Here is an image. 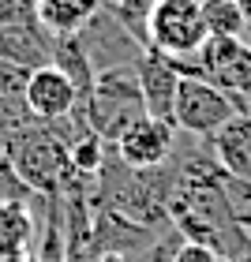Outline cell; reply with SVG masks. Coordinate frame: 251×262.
<instances>
[{
    "mask_svg": "<svg viewBox=\"0 0 251 262\" xmlns=\"http://www.w3.org/2000/svg\"><path fill=\"white\" fill-rule=\"evenodd\" d=\"M0 154L11 161V169L23 176V184L34 195H56L75 176L68 142L53 131V124L34 120L27 127L0 139Z\"/></svg>",
    "mask_w": 251,
    "mask_h": 262,
    "instance_id": "6da1fadb",
    "label": "cell"
},
{
    "mask_svg": "<svg viewBox=\"0 0 251 262\" xmlns=\"http://www.w3.org/2000/svg\"><path fill=\"white\" fill-rule=\"evenodd\" d=\"M142 116H147V105H142V94H139L135 64L131 68H113V71H98L94 94L87 101V120H90L94 135H101L109 146H116L120 135L131 124H139Z\"/></svg>",
    "mask_w": 251,
    "mask_h": 262,
    "instance_id": "7a4b0ae2",
    "label": "cell"
},
{
    "mask_svg": "<svg viewBox=\"0 0 251 262\" xmlns=\"http://www.w3.org/2000/svg\"><path fill=\"white\" fill-rule=\"evenodd\" d=\"M202 0H158L147 19V49H158L173 60H195L206 45Z\"/></svg>",
    "mask_w": 251,
    "mask_h": 262,
    "instance_id": "3957f363",
    "label": "cell"
},
{
    "mask_svg": "<svg viewBox=\"0 0 251 262\" xmlns=\"http://www.w3.org/2000/svg\"><path fill=\"white\" fill-rule=\"evenodd\" d=\"M236 116V101L221 86H214L202 75H180V90H176V109L173 124L191 139H210Z\"/></svg>",
    "mask_w": 251,
    "mask_h": 262,
    "instance_id": "277c9868",
    "label": "cell"
},
{
    "mask_svg": "<svg viewBox=\"0 0 251 262\" xmlns=\"http://www.w3.org/2000/svg\"><path fill=\"white\" fill-rule=\"evenodd\" d=\"M180 75H202L229 98H251V49L244 38H206L195 60H176Z\"/></svg>",
    "mask_w": 251,
    "mask_h": 262,
    "instance_id": "5b68a950",
    "label": "cell"
},
{
    "mask_svg": "<svg viewBox=\"0 0 251 262\" xmlns=\"http://www.w3.org/2000/svg\"><path fill=\"white\" fill-rule=\"evenodd\" d=\"M79 41H82V49H87L94 71L131 68L139 60V53L147 49V45L120 23V15L113 11V4H98V11L90 15V23L79 30Z\"/></svg>",
    "mask_w": 251,
    "mask_h": 262,
    "instance_id": "8992f818",
    "label": "cell"
},
{
    "mask_svg": "<svg viewBox=\"0 0 251 262\" xmlns=\"http://www.w3.org/2000/svg\"><path fill=\"white\" fill-rule=\"evenodd\" d=\"M135 79H139V94L147 105V116L173 124V109H176V90H180V68L173 56H165L158 49H142L135 60Z\"/></svg>",
    "mask_w": 251,
    "mask_h": 262,
    "instance_id": "52a82bcc",
    "label": "cell"
},
{
    "mask_svg": "<svg viewBox=\"0 0 251 262\" xmlns=\"http://www.w3.org/2000/svg\"><path fill=\"white\" fill-rule=\"evenodd\" d=\"M116 158H120L128 169H158L173 158L176 150V124L154 120V116H142L139 124H131L120 142H116Z\"/></svg>",
    "mask_w": 251,
    "mask_h": 262,
    "instance_id": "ba28073f",
    "label": "cell"
},
{
    "mask_svg": "<svg viewBox=\"0 0 251 262\" xmlns=\"http://www.w3.org/2000/svg\"><path fill=\"white\" fill-rule=\"evenodd\" d=\"M27 101H30V113L34 120H60V116L75 113L79 109V90L60 68L45 64L38 71H30V82H27Z\"/></svg>",
    "mask_w": 251,
    "mask_h": 262,
    "instance_id": "9c48e42d",
    "label": "cell"
},
{
    "mask_svg": "<svg viewBox=\"0 0 251 262\" xmlns=\"http://www.w3.org/2000/svg\"><path fill=\"white\" fill-rule=\"evenodd\" d=\"M206 146L214 154V161L221 165V172L251 180V124L240 113H236L221 131H214V135L206 139Z\"/></svg>",
    "mask_w": 251,
    "mask_h": 262,
    "instance_id": "30bf717a",
    "label": "cell"
},
{
    "mask_svg": "<svg viewBox=\"0 0 251 262\" xmlns=\"http://www.w3.org/2000/svg\"><path fill=\"white\" fill-rule=\"evenodd\" d=\"M27 82H30L27 68L0 60V139L34 124V113L27 101Z\"/></svg>",
    "mask_w": 251,
    "mask_h": 262,
    "instance_id": "8fae6325",
    "label": "cell"
},
{
    "mask_svg": "<svg viewBox=\"0 0 251 262\" xmlns=\"http://www.w3.org/2000/svg\"><path fill=\"white\" fill-rule=\"evenodd\" d=\"M53 68H60L64 75L75 82V90H79V109H87L98 71H94L87 49H82L79 34H53Z\"/></svg>",
    "mask_w": 251,
    "mask_h": 262,
    "instance_id": "7c38bea8",
    "label": "cell"
},
{
    "mask_svg": "<svg viewBox=\"0 0 251 262\" xmlns=\"http://www.w3.org/2000/svg\"><path fill=\"white\" fill-rule=\"evenodd\" d=\"M34 217L27 206H0V262H30Z\"/></svg>",
    "mask_w": 251,
    "mask_h": 262,
    "instance_id": "4fadbf2b",
    "label": "cell"
},
{
    "mask_svg": "<svg viewBox=\"0 0 251 262\" xmlns=\"http://www.w3.org/2000/svg\"><path fill=\"white\" fill-rule=\"evenodd\" d=\"M101 0H38V15L49 34H79Z\"/></svg>",
    "mask_w": 251,
    "mask_h": 262,
    "instance_id": "5bb4252c",
    "label": "cell"
},
{
    "mask_svg": "<svg viewBox=\"0 0 251 262\" xmlns=\"http://www.w3.org/2000/svg\"><path fill=\"white\" fill-rule=\"evenodd\" d=\"M202 23L210 38H244L247 30L236 0H202Z\"/></svg>",
    "mask_w": 251,
    "mask_h": 262,
    "instance_id": "9a60e30c",
    "label": "cell"
},
{
    "mask_svg": "<svg viewBox=\"0 0 251 262\" xmlns=\"http://www.w3.org/2000/svg\"><path fill=\"white\" fill-rule=\"evenodd\" d=\"M221 199H225V210H229L233 225L251 236V180L221 172Z\"/></svg>",
    "mask_w": 251,
    "mask_h": 262,
    "instance_id": "2e32d148",
    "label": "cell"
},
{
    "mask_svg": "<svg viewBox=\"0 0 251 262\" xmlns=\"http://www.w3.org/2000/svg\"><path fill=\"white\" fill-rule=\"evenodd\" d=\"M109 154H113V146L101 135L90 131V135H82L79 142H71V169H75L79 176H98L101 165L109 161Z\"/></svg>",
    "mask_w": 251,
    "mask_h": 262,
    "instance_id": "e0dca14e",
    "label": "cell"
},
{
    "mask_svg": "<svg viewBox=\"0 0 251 262\" xmlns=\"http://www.w3.org/2000/svg\"><path fill=\"white\" fill-rule=\"evenodd\" d=\"M184 232L176 229V225H169V229H161L154 240L142 247V251L131 258V262H176V255H180V247H184Z\"/></svg>",
    "mask_w": 251,
    "mask_h": 262,
    "instance_id": "ac0fdd59",
    "label": "cell"
},
{
    "mask_svg": "<svg viewBox=\"0 0 251 262\" xmlns=\"http://www.w3.org/2000/svg\"><path fill=\"white\" fill-rule=\"evenodd\" d=\"M34 191L23 184V176L11 169V161L0 154V206H27Z\"/></svg>",
    "mask_w": 251,
    "mask_h": 262,
    "instance_id": "d6986e66",
    "label": "cell"
},
{
    "mask_svg": "<svg viewBox=\"0 0 251 262\" xmlns=\"http://www.w3.org/2000/svg\"><path fill=\"white\" fill-rule=\"evenodd\" d=\"M176 262H225V258L218 251H210V247H202V244H184Z\"/></svg>",
    "mask_w": 251,
    "mask_h": 262,
    "instance_id": "ffe728a7",
    "label": "cell"
},
{
    "mask_svg": "<svg viewBox=\"0 0 251 262\" xmlns=\"http://www.w3.org/2000/svg\"><path fill=\"white\" fill-rule=\"evenodd\" d=\"M236 4H240V15H244V23L251 27V0H236Z\"/></svg>",
    "mask_w": 251,
    "mask_h": 262,
    "instance_id": "44dd1931",
    "label": "cell"
},
{
    "mask_svg": "<svg viewBox=\"0 0 251 262\" xmlns=\"http://www.w3.org/2000/svg\"><path fill=\"white\" fill-rule=\"evenodd\" d=\"M94 262H131V258H128V255H98Z\"/></svg>",
    "mask_w": 251,
    "mask_h": 262,
    "instance_id": "7402d4cb",
    "label": "cell"
},
{
    "mask_svg": "<svg viewBox=\"0 0 251 262\" xmlns=\"http://www.w3.org/2000/svg\"><path fill=\"white\" fill-rule=\"evenodd\" d=\"M244 41H247V49H251V27H247V30H244Z\"/></svg>",
    "mask_w": 251,
    "mask_h": 262,
    "instance_id": "603a6c76",
    "label": "cell"
},
{
    "mask_svg": "<svg viewBox=\"0 0 251 262\" xmlns=\"http://www.w3.org/2000/svg\"><path fill=\"white\" fill-rule=\"evenodd\" d=\"M233 262H251V251H247V255H240V258H233Z\"/></svg>",
    "mask_w": 251,
    "mask_h": 262,
    "instance_id": "cb8c5ba5",
    "label": "cell"
},
{
    "mask_svg": "<svg viewBox=\"0 0 251 262\" xmlns=\"http://www.w3.org/2000/svg\"><path fill=\"white\" fill-rule=\"evenodd\" d=\"M101 4H116V0H101Z\"/></svg>",
    "mask_w": 251,
    "mask_h": 262,
    "instance_id": "d4e9b609",
    "label": "cell"
}]
</instances>
